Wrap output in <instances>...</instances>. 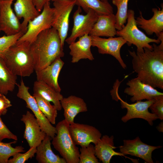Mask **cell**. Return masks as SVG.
Instances as JSON below:
<instances>
[{
	"label": "cell",
	"mask_w": 163,
	"mask_h": 163,
	"mask_svg": "<svg viewBox=\"0 0 163 163\" xmlns=\"http://www.w3.org/2000/svg\"><path fill=\"white\" fill-rule=\"evenodd\" d=\"M17 76L7 67L3 59L0 57V93L5 95L12 91L17 84Z\"/></svg>",
	"instance_id": "26"
},
{
	"label": "cell",
	"mask_w": 163,
	"mask_h": 163,
	"mask_svg": "<svg viewBox=\"0 0 163 163\" xmlns=\"http://www.w3.org/2000/svg\"><path fill=\"white\" fill-rule=\"evenodd\" d=\"M35 71L41 70L64 56L57 31L53 27L41 32L31 44Z\"/></svg>",
	"instance_id": "2"
},
{
	"label": "cell",
	"mask_w": 163,
	"mask_h": 163,
	"mask_svg": "<svg viewBox=\"0 0 163 163\" xmlns=\"http://www.w3.org/2000/svg\"><path fill=\"white\" fill-rule=\"evenodd\" d=\"M69 130L75 144L81 147L87 146L91 143L95 145L102 136L97 129L87 124L74 122L70 124Z\"/></svg>",
	"instance_id": "13"
},
{
	"label": "cell",
	"mask_w": 163,
	"mask_h": 163,
	"mask_svg": "<svg viewBox=\"0 0 163 163\" xmlns=\"http://www.w3.org/2000/svg\"><path fill=\"white\" fill-rule=\"evenodd\" d=\"M15 0L0 1V31L4 32L7 36L22 32L21 23L11 7Z\"/></svg>",
	"instance_id": "12"
},
{
	"label": "cell",
	"mask_w": 163,
	"mask_h": 163,
	"mask_svg": "<svg viewBox=\"0 0 163 163\" xmlns=\"http://www.w3.org/2000/svg\"><path fill=\"white\" fill-rule=\"evenodd\" d=\"M154 101L149 108L152 113L156 115L161 120L163 119V95L155 96Z\"/></svg>",
	"instance_id": "34"
},
{
	"label": "cell",
	"mask_w": 163,
	"mask_h": 163,
	"mask_svg": "<svg viewBox=\"0 0 163 163\" xmlns=\"http://www.w3.org/2000/svg\"><path fill=\"white\" fill-rule=\"evenodd\" d=\"M79 163H99L95 155L94 146L91 144L81 147L79 150Z\"/></svg>",
	"instance_id": "31"
},
{
	"label": "cell",
	"mask_w": 163,
	"mask_h": 163,
	"mask_svg": "<svg viewBox=\"0 0 163 163\" xmlns=\"http://www.w3.org/2000/svg\"><path fill=\"white\" fill-rule=\"evenodd\" d=\"M81 8L78 6L73 14V25L70 36L65 41L68 44L75 41L77 38L89 34L96 22L98 14L94 10L90 9L85 15L80 13Z\"/></svg>",
	"instance_id": "10"
},
{
	"label": "cell",
	"mask_w": 163,
	"mask_h": 163,
	"mask_svg": "<svg viewBox=\"0 0 163 163\" xmlns=\"http://www.w3.org/2000/svg\"><path fill=\"white\" fill-rule=\"evenodd\" d=\"M157 129L159 132H163V122H161L159 125L156 127Z\"/></svg>",
	"instance_id": "38"
},
{
	"label": "cell",
	"mask_w": 163,
	"mask_h": 163,
	"mask_svg": "<svg viewBox=\"0 0 163 163\" xmlns=\"http://www.w3.org/2000/svg\"><path fill=\"white\" fill-rule=\"evenodd\" d=\"M5 139L18 140L17 136L9 129L0 117V141H2Z\"/></svg>",
	"instance_id": "35"
},
{
	"label": "cell",
	"mask_w": 163,
	"mask_h": 163,
	"mask_svg": "<svg viewBox=\"0 0 163 163\" xmlns=\"http://www.w3.org/2000/svg\"><path fill=\"white\" fill-rule=\"evenodd\" d=\"M127 23L120 30L117 31L116 35L122 37L126 42L128 46L133 45L137 47V52L143 51L144 48H153L152 45L149 43H160L158 39L151 38L147 37L139 30L136 24L134 11L128 10Z\"/></svg>",
	"instance_id": "5"
},
{
	"label": "cell",
	"mask_w": 163,
	"mask_h": 163,
	"mask_svg": "<svg viewBox=\"0 0 163 163\" xmlns=\"http://www.w3.org/2000/svg\"><path fill=\"white\" fill-rule=\"evenodd\" d=\"M91 36L88 34L80 37L77 41L69 44L71 62L77 63L82 59L94 60V58L91 51Z\"/></svg>",
	"instance_id": "19"
},
{
	"label": "cell",
	"mask_w": 163,
	"mask_h": 163,
	"mask_svg": "<svg viewBox=\"0 0 163 163\" xmlns=\"http://www.w3.org/2000/svg\"><path fill=\"white\" fill-rule=\"evenodd\" d=\"M75 5L74 0L53 2L54 15L52 27L58 32L63 47L68 35L70 15Z\"/></svg>",
	"instance_id": "6"
},
{
	"label": "cell",
	"mask_w": 163,
	"mask_h": 163,
	"mask_svg": "<svg viewBox=\"0 0 163 163\" xmlns=\"http://www.w3.org/2000/svg\"><path fill=\"white\" fill-rule=\"evenodd\" d=\"M126 85L128 87L125 88L124 93L132 96L130 100L132 102L152 100L155 96L163 95V93L142 82L136 77L129 80Z\"/></svg>",
	"instance_id": "16"
},
{
	"label": "cell",
	"mask_w": 163,
	"mask_h": 163,
	"mask_svg": "<svg viewBox=\"0 0 163 163\" xmlns=\"http://www.w3.org/2000/svg\"><path fill=\"white\" fill-rule=\"evenodd\" d=\"M153 13V16L149 19L146 20L142 16V12L139 11V15L136 18V21L138 27L144 30L149 35L155 34L158 37L163 31V8L152 9Z\"/></svg>",
	"instance_id": "18"
},
{
	"label": "cell",
	"mask_w": 163,
	"mask_h": 163,
	"mask_svg": "<svg viewBox=\"0 0 163 163\" xmlns=\"http://www.w3.org/2000/svg\"><path fill=\"white\" fill-rule=\"evenodd\" d=\"M52 139L47 135L45 139L36 147V159L39 163H66L65 160L55 154L51 148Z\"/></svg>",
	"instance_id": "24"
},
{
	"label": "cell",
	"mask_w": 163,
	"mask_h": 163,
	"mask_svg": "<svg viewBox=\"0 0 163 163\" xmlns=\"http://www.w3.org/2000/svg\"><path fill=\"white\" fill-rule=\"evenodd\" d=\"M36 152V147L30 148L29 150L24 153L18 152L14 154L12 158L9 159L8 163H24L29 158L34 157Z\"/></svg>",
	"instance_id": "33"
},
{
	"label": "cell",
	"mask_w": 163,
	"mask_h": 163,
	"mask_svg": "<svg viewBox=\"0 0 163 163\" xmlns=\"http://www.w3.org/2000/svg\"><path fill=\"white\" fill-rule=\"evenodd\" d=\"M114 136L109 137L104 135L101 137L95 145V155L100 161L103 163H109L113 156L115 155L124 156L120 152L114 151L116 147L114 146Z\"/></svg>",
	"instance_id": "23"
},
{
	"label": "cell",
	"mask_w": 163,
	"mask_h": 163,
	"mask_svg": "<svg viewBox=\"0 0 163 163\" xmlns=\"http://www.w3.org/2000/svg\"><path fill=\"white\" fill-rule=\"evenodd\" d=\"M31 44L17 41L5 54L3 59L9 69L15 75L29 77L34 71Z\"/></svg>",
	"instance_id": "3"
},
{
	"label": "cell",
	"mask_w": 163,
	"mask_h": 163,
	"mask_svg": "<svg viewBox=\"0 0 163 163\" xmlns=\"http://www.w3.org/2000/svg\"><path fill=\"white\" fill-rule=\"evenodd\" d=\"M153 48H144L143 51L129 50L132 57L133 68L136 78L154 88L163 89V44L154 43Z\"/></svg>",
	"instance_id": "1"
},
{
	"label": "cell",
	"mask_w": 163,
	"mask_h": 163,
	"mask_svg": "<svg viewBox=\"0 0 163 163\" xmlns=\"http://www.w3.org/2000/svg\"><path fill=\"white\" fill-rule=\"evenodd\" d=\"M33 91L34 93L46 100L52 102L58 111L62 110L60 101L63 97L60 92L57 91L44 82L37 80L34 82Z\"/></svg>",
	"instance_id": "25"
},
{
	"label": "cell",
	"mask_w": 163,
	"mask_h": 163,
	"mask_svg": "<svg viewBox=\"0 0 163 163\" xmlns=\"http://www.w3.org/2000/svg\"><path fill=\"white\" fill-rule=\"evenodd\" d=\"M1 32V31H0V32Z\"/></svg>",
	"instance_id": "42"
},
{
	"label": "cell",
	"mask_w": 163,
	"mask_h": 163,
	"mask_svg": "<svg viewBox=\"0 0 163 163\" xmlns=\"http://www.w3.org/2000/svg\"><path fill=\"white\" fill-rule=\"evenodd\" d=\"M91 39L92 46L97 47L99 53L112 55L118 60L123 69L126 68V66L121 58L120 53L122 47L126 43L122 37L118 36L105 38L91 36Z\"/></svg>",
	"instance_id": "11"
},
{
	"label": "cell",
	"mask_w": 163,
	"mask_h": 163,
	"mask_svg": "<svg viewBox=\"0 0 163 163\" xmlns=\"http://www.w3.org/2000/svg\"><path fill=\"white\" fill-rule=\"evenodd\" d=\"M17 140L8 143L0 141V163H8L10 157L15 154L25 151L24 148L21 146L13 147L11 144H15Z\"/></svg>",
	"instance_id": "30"
},
{
	"label": "cell",
	"mask_w": 163,
	"mask_h": 163,
	"mask_svg": "<svg viewBox=\"0 0 163 163\" xmlns=\"http://www.w3.org/2000/svg\"><path fill=\"white\" fill-rule=\"evenodd\" d=\"M33 96L35 99L41 111L51 124H55L58 114V110L55 106L52 105L50 102L37 94L34 93Z\"/></svg>",
	"instance_id": "28"
},
{
	"label": "cell",
	"mask_w": 163,
	"mask_h": 163,
	"mask_svg": "<svg viewBox=\"0 0 163 163\" xmlns=\"http://www.w3.org/2000/svg\"><path fill=\"white\" fill-rule=\"evenodd\" d=\"M60 102L64 110V119L69 124L74 122L75 118L78 114L88 111L87 105L84 100L75 95L63 97Z\"/></svg>",
	"instance_id": "20"
},
{
	"label": "cell",
	"mask_w": 163,
	"mask_h": 163,
	"mask_svg": "<svg viewBox=\"0 0 163 163\" xmlns=\"http://www.w3.org/2000/svg\"></svg>",
	"instance_id": "41"
},
{
	"label": "cell",
	"mask_w": 163,
	"mask_h": 163,
	"mask_svg": "<svg viewBox=\"0 0 163 163\" xmlns=\"http://www.w3.org/2000/svg\"><path fill=\"white\" fill-rule=\"evenodd\" d=\"M101 1L104 2H108V0H101Z\"/></svg>",
	"instance_id": "39"
},
{
	"label": "cell",
	"mask_w": 163,
	"mask_h": 163,
	"mask_svg": "<svg viewBox=\"0 0 163 163\" xmlns=\"http://www.w3.org/2000/svg\"><path fill=\"white\" fill-rule=\"evenodd\" d=\"M123 145L119 147L120 152L124 155H129L140 158L147 163H153L152 153L161 146H153L142 142L139 136L133 140H124Z\"/></svg>",
	"instance_id": "14"
},
{
	"label": "cell",
	"mask_w": 163,
	"mask_h": 163,
	"mask_svg": "<svg viewBox=\"0 0 163 163\" xmlns=\"http://www.w3.org/2000/svg\"><path fill=\"white\" fill-rule=\"evenodd\" d=\"M64 64L61 58H57L46 67L35 71L37 80L43 82L57 91L60 92L61 89L59 85L58 79Z\"/></svg>",
	"instance_id": "17"
},
{
	"label": "cell",
	"mask_w": 163,
	"mask_h": 163,
	"mask_svg": "<svg viewBox=\"0 0 163 163\" xmlns=\"http://www.w3.org/2000/svg\"><path fill=\"white\" fill-rule=\"evenodd\" d=\"M55 0H52L51 1L53 2V1H54Z\"/></svg>",
	"instance_id": "40"
},
{
	"label": "cell",
	"mask_w": 163,
	"mask_h": 163,
	"mask_svg": "<svg viewBox=\"0 0 163 163\" xmlns=\"http://www.w3.org/2000/svg\"><path fill=\"white\" fill-rule=\"evenodd\" d=\"M69 125L65 119L58 123L52 144L66 163H79L80 152L71 136Z\"/></svg>",
	"instance_id": "4"
},
{
	"label": "cell",
	"mask_w": 163,
	"mask_h": 163,
	"mask_svg": "<svg viewBox=\"0 0 163 163\" xmlns=\"http://www.w3.org/2000/svg\"><path fill=\"white\" fill-rule=\"evenodd\" d=\"M52 0H33V2L39 12L42 10L44 5L47 3L50 2Z\"/></svg>",
	"instance_id": "37"
},
{
	"label": "cell",
	"mask_w": 163,
	"mask_h": 163,
	"mask_svg": "<svg viewBox=\"0 0 163 163\" xmlns=\"http://www.w3.org/2000/svg\"><path fill=\"white\" fill-rule=\"evenodd\" d=\"M17 86L18 90L17 96L25 102L26 107L34 113L42 130L53 139L56 133V128L51 124L40 109L35 99L29 92V87L25 85L22 79Z\"/></svg>",
	"instance_id": "8"
},
{
	"label": "cell",
	"mask_w": 163,
	"mask_h": 163,
	"mask_svg": "<svg viewBox=\"0 0 163 163\" xmlns=\"http://www.w3.org/2000/svg\"><path fill=\"white\" fill-rule=\"evenodd\" d=\"M116 19L113 13L98 15L89 35L91 36L114 37L117 34Z\"/></svg>",
	"instance_id": "21"
},
{
	"label": "cell",
	"mask_w": 163,
	"mask_h": 163,
	"mask_svg": "<svg viewBox=\"0 0 163 163\" xmlns=\"http://www.w3.org/2000/svg\"><path fill=\"white\" fill-rule=\"evenodd\" d=\"M129 1L112 0L113 4L117 8V13L115 15V28L117 30H120L126 22Z\"/></svg>",
	"instance_id": "29"
},
{
	"label": "cell",
	"mask_w": 163,
	"mask_h": 163,
	"mask_svg": "<svg viewBox=\"0 0 163 163\" xmlns=\"http://www.w3.org/2000/svg\"><path fill=\"white\" fill-rule=\"evenodd\" d=\"M14 13L19 20L23 18L21 31L27 30L29 22L39 15L40 12L37 9L33 0H15L14 4Z\"/></svg>",
	"instance_id": "22"
},
{
	"label": "cell",
	"mask_w": 163,
	"mask_h": 163,
	"mask_svg": "<svg viewBox=\"0 0 163 163\" xmlns=\"http://www.w3.org/2000/svg\"><path fill=\"white\" fill-rule=\"evenodd\" d=\"M21 120L25 124L24 138L30 148L37 147L45 139L46 133L42 130L34 115L29 111L22 115Z\"/></svg>",
	"instance_id": "15"
},
{
	"label": "cell",
	"mask_w": 163,
	"mask_h": 163,
	"mask_svg": "<svg viewBox=\"0 0 163 163\" xmlns=\"http://www.w3.org/2000/svg\"><path fill=\"white\" fill-rule=\"evenodd\" d=\"M75 5L82 8L87 13L90 9L95 11L98 15L108 14L113 13V8L108 2L101 0H74Z\"/></svg>",
	"instance_id": "27"
},
{
	"label": "cell",
	"mask_w": 163,
	"mask_h": 163,
	"mask_svg": "<svg viewBox=\"0 0 163 163\" xmlns=\"http://www.w3.org/2000/svg\"><path fill=\"white\" fill-rule=\"evenodd\" d=\"M24 34L21 32L12 35H5L0 37V57L3 59L8 49L15 43Z\"/></svg>",
	"instance_id": "32"
},
{
	"label": "cell",
	"mask_w": 163,
	"mask_h": 163,
	"mask_svg": "<svg viewBox=\"0 0 163 163\" xmlns=\"http://www.w3.org/2000/svg\"><path fill=\"white\" fill-rule=\"evenodd\" d=\"M5 95L0 93V116L5 114L8 108L12 106L10 101Z\"/></svg>",
	"instance_id": "36"
},
{
	"label": "cell",
	"mask_w": 163,
	"mask_h": 163,
	"mask_svg": "<svg viewBox=\"0 0 163 163\" xmlns=\"http://www.w3.org/2000/svg\"><path fill=\"white\" fill-rule=\"evenodd\" d=\"M115 94V100H119L121 108H126L127 110L126 115L121 119L123 122L126 123L132 119L141 118L147 121L152 126L153 125V121L159 119L156 115L150 113L148 110L149 107L154 101V98L144 101H139L134 104H129L121 98L118 94V91Z\"/></svg>",
	"instance_id": "9"
},
{
	"label": "cell",
	"mask_w": 163,
	"mask_h": 163,
	"mask_svg": "<svg viewBox=\"0 0 163 163\" xmlns=\"http://www.w3.org/2000/svg\"><path fill=\"white\" fill-rule=\"evenodd\" d=\"M39 15L29 22L26 31L18 41L31 44L41 32L52 27L54 8L50 6V2L44 5Z\"/></svg>",
	"instance_id": "7"
}]
</instances>
